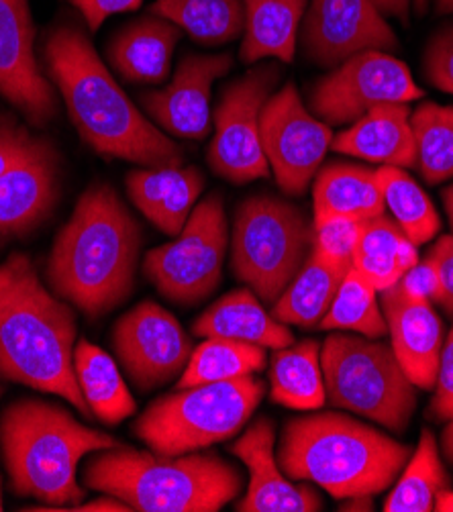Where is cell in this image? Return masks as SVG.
<instances>
[{
	"instance_id": "ee69618b",
	"label": "cell",
	"mask_w": 453,
	"mask_h": 512,
	"mask_svg": "<svg viewBox=\"0 0 453 512\" xmlns=\"http://www.w3.org/2000/svg\"><path fill=\"white\" fill-rule=\"evenodd\" d=\"M70 510H78V512H131L133 508L129 504H125L123 500L107 494V498H98V500H92V502H86V504L78 502Z\"/></svg>"
},
{
	"instance_id": "5bb4252c",
	"label": "cell",
	"mask_w": 453,
	"mask_h": 512,
	"mask_svg": "<svg viewBox=\"0 0 453 512\" xmlns=\"http://www.w3.org/2000/svg\"><path fill=\"white\" fill-rule=\"evenodd\" d=\"M113 349L139 392H151L184 372L192 343L178 319L156 302H141L113 329Z\"/></svg>"
},
{
	"instance_id": "8992f818",
	"label": "cell",
	"mask_w": 453,
	"mask_h": 512,
	"mask_svg": "<svg viewBox=\"0 0 453 512\" xmlns=\"http://www.w3.org/2000/svg\"><path fill=\"white\" fill-rule=\"evenodd\" d=\"M84 484L139 512H217L243 482L239 470L215 453L160 455L117 445L94 451Z\"/></svg>"
},
{
	"instance_id": "44dd1931",
	"label": "cell",
	"mask_w": 453,
	"mask_h": 512,
	"mask_svg": "<svg viewBox=\"0 0 453 512\" xmlns=\"http://www.w3.org/2000/svg\"><path fill=\"white\" fill-rule=\"evenodd\" d=\"M331 147L345 156L378 166L413 168L417 164L409 105H382L368 111L333 137Z\"/></svg>"
},
{
	"instance_id": "bcb514c9",
	"label": "cell",
	"mask_w": 453,
	"mask_h": 512,
	"mask_svg": "<svg viewBox=\"0 0 453 512\" xmlns=\"http://www.w3.org/2000/svg\"><path fill=\"white\" fill-rule=\"evenodd\" d=\"M341 510H360L370 512L374 510V496H354L341 500Z\"/></svg>"
},
{
	"instance_id": "3957f363",
	"label": "cell",
	"mask_w": 453,
	"mask_h": 512,
	"mask_svg": "<svg viewBox=\"0 0 453 512\" xmlns=\"http://www.w3.org/2000/svg\"><path fill=\"white\" fill-rule=\"evenodd\" d=\"M76 315L25 253L0 264V378L68 400L92 417L74 372Z\"/></svg>"
},
{
	"instance_id": "681fc988",
	"label": "cell",
	"mask_w": 453,
	"mask_h": 512,
	"mask_svg": "<svg viewBox=\"0 0 453 512\" xmlns=\"http://www.w3.org/2000/svg\"><path fill=\"white\" fill-rule=\"evenodd\" d=\"M443 204H445V213H447L449 225L453 229V184L443 190Z\"/></svg>"
},
{
	"instance_id": "30bf717a",
	"label": "cell",
	"mask_w": 453,
	"mask_h": 512,
	"mask_svg": "<svg viewBox=\"0 0 453 512\" xmlns=\"http://www.w3.org/2000/svg\"><path fill=\"white\" fill-rule=\"evenodd\" d=\"M227 241L223 198L215 192L196 204L174 241L147 251L143 274L170 302L196 304L221 284Z\"/></svg>"
},
{
	"instance_id": "f6af8a7d",
	"label": "cell",
	"mask_w": 453,
	"mask_h": 512,
	"mask_svg": "<svg viewBox=\"0 0 453 512\" xmlns=\"http://www.w3.org/2000/svg\"><path fill=\"white\" fill-rule=\"evenodd\" d=\"M372 3L382 15L396 17L402 23L409 21V9L413 0H372Z\"/></svg>"
},
{
	"instance_id": "e575fe53",
	"label": "cell",
	"mask_w": 453,
	"mask_h": 512,
	"mask_svg": "<svg viewBox=\"0 0 453 512\" xmlns=\"http://www.w3.org/2000/svg\"><path fill=\"white\" fill-rule=\"evenodd\" d=\"M415 133V168L427 184L453 178V107L423 102L411 113Z\"/></svg>"
},
{
	"instance_id": "ac0fdd59",
	"label": "cell",
	"mask_w": 453,
	"mask_h": 512,
	"mask_svg": "<svg viewBox=\"0 0 453 512\" xmlns=\"http://www.w3.org/2000/svg\"><path fill=\"white\" fill-rule=\"evenodd\" d=\"M62 168L56 147L33 139L23 156L0 176V245L35 231L54 211Z\"/></svg>"
},
{
	"instance_id": "1f68e13d",
	"label": "cell",
	"mask_w": 453,
	"mask_h": 512,
	"mask_svg": "<svg viewBox=\"0 0 453 512\" xmlns=\"http://www.w3.org/2000/svg\"><path fill=\"white\" fill-rule=\"evenodd\" d=\"M449 484L447 472L439 457L437 439L431 431H423L417 449L400 472L394 488L384 500L386 512H429L435 498Z\"/></svg>"
},
{
	"instance_id": "d6a6232c",
	"label": "cell",
	"mask_w": 453,
	"mask_h": 512,
	"mask_svg": "<svg viewBox=\"0 0 453 512\" xmlns=\"http://www.w3.org/2000/svg\"><path fill=\"white\" fill-rule=\"evenodd\" d=\"M376 176L394 223L415 245L429 243L441 231V219L427 192L402 168L382 166Z\"/></svg>"
},
{
	"instance_id": "2e32d148",
	"label": "cell",
	"mask_w": 453,
	"mask_h": 512,
	"mask_svg": "<svg viewBox=\"0 0 453 512\" xmlns=\"http://www.w3.org/2000/svg\"><path fill=\"white\" fill-rule=\"evenodd\" d=\"M0 94L33 125H45L58 113L56 90L35 58L27 0H0Z\"/></svg>"
},
{
	"instance_id": "9c48e42d",
	"label": "cell",
	"mask_w": 453,
	"mask_h": 512,
	"mask_svg": "<svg viewBox=\"0 0 453 512\" xmlns=\"http://www.w3.org/2000/svg\"><path fill=\"white\" fill-rule=\"evenodd\" d=\"M315 243V225L298 207L272 194L243 200L233 223L231 268L264 304L274 306L305 266Z\"/></svg>"
},
{
	"instance_id": "d4e9b609",
	"label": "cell",
	"mask_w": 453,
	"mask_h": 512,
	"mask_svg": "<svg viewBox=\"0 0 453 512\" xmlns=\"http://www.w3.org/2000/svg\"><path fill=\"white\" fill-rule=\"evenodd\" d=\"M307 0H243L241 62L256 64L266 58L290 64Z\"/></svg>"
},
{
	"instance_id": "4316f807",
	"label": "cell",
	"mask_w": 453,
	"mask_h": 512,
	"mask_svg": "<svg viewBox=\"0 0 453 512\" xmlns=\"http://www.w3.org/2000/svg\"><path fill=\"white\" fill-rule=\"evenodd\" d=\"M349 268L311 251L305 266L274 302L272 315L284 325L300 329L319 327Z\"/></svg>"
},
{
	"instance_id": "cb8c5ba5",
	"label": "cell",
	"mask_w": 453,
	"mask_h": 512,
	"mask_svg": "<svg viewBox=\"0 0 453 512\" xmlns=\"http://www.w3.org/2000/svg\"><path fill=\"white\" fill-rule=\"evenodd\" d=\"M313 182V221L345 217L364 223L386 211L376 170L366 166L331 162L321 166Z\"/></svg>"
},
{
	"instance_id": "603a6c76",
	"label": "cell",
	"mask_w": 453,
	"mask_h": 512,
	"mask_svg": "<svg viewBox=\"0 0 453 512\" xmlns=\"http://www.w3.org/2000/svg\"><path fill=\"white\" fill-rule=\"evenodd\" d=\"M198 337H221L262 345L266 349H282L292 345L294 337L288 325L270 315L262 300L249 288H239L217 300L192 325Z\"/></svg>"
},
{
	"instance_id": "836d02e7",
	"label": "cell",
	"mask_w": 453,
	"mask_h": 512,
	"mask_svg": "<svg viewBox=\"0 0 453 512\" xmlns=\"http://www.w3.org/2000/svg\"><path fill=\"white\" fill-rule=\"evenodd\" d=\"M319 327L329 331H354L370 339H380L388 333L378 290L354 266L347 270Z\"/></svg>"
},
{
	"instance_id": "e0dca14e",
	"label": "cell",
	"mask_w": 453,
	"mask_h": 512,
	"mask_svg": "<svg viewBox=\"0 0 453 512\" xmlns=\"http://www.w3.org/2000/svg\"><path fill=\"white\" fill-rule=\"evenodd\" d=\"M231 68L233 58L229 54H190L178 64L166 88L141 96V107L149 121L164 133L188 141L205 139L211 129L213 84Z\"/></svg>"
},
{
	"instance_id": "b9f144b4",
	"label": "cell",
	"mask_w": 453,
	"mask_h": 512,
	"mask_svg": "<svg viewBox=\"0 0 453 512\" xmlns=\"http://www.w3.org/2000/svg\"><path fill=\"white\" fill-rule=\"evenodd\" d=\"M82 13L90 31H98L111 15L129 13L141 7L143 0H70Z\"/></svg>"
},
{
	"instance_id": "4dcf8cb0",
	"label": "cell",
	"mask_w": 453,
	"mask_h": 512,
	"mask_svg": "<svg viewBox=\"0 0 453 512\" xmlns=\"http://www.w3.org/2000/svg\"><path fill=\"white\" fill-rule=\"evenodd\" d=\"M266 362L268 353L262 345L209 337L192 349L188 366L178 380V388L254 376L266 368Z\"/></svg>"
},
{
	"instance_id": "484cf974",
	"label": "cell",
	"mask_w": 453,
	"mask_h": 512,
	"mask_svg": "<svg viewBox=\"0 0 453 512\" xmlns=\"http://www.w3.org/2000/svg\"><path fill=\"white\" fill-rule=\"evenodd\" d=\"M74 372L92 417L105 425H119L137 411V402L129 392L121 370L113 357L90 343L76 341Z\"/></svg>"
},
{
	"instance_id": "ab89813d",
	"label": "cell",
	"mask_w": 453,
	"mask_h": 512,
	"mask_svg": "<svg viewBox=\"0 0 453 512\" xmlns=\"http://www.w3.org/2000/svg\"><path fill=\"white\" fill-rule=\"evenodd\" d=\"M427 258L435 264L441 280V294L437 302L443 306L445 313L453 315V235L439 237Z\"/></svg>"
},
{
	"instance_id": "d590c367",
	"label": "cell",
	"mask_w": 453,
	"mask_h": 512,
	"mask_svg": "<svg viewBox=\"0 0 453 512\" xmlns=\"http://www.w3.org/2000/svg\"><path fill=\"white\" fill-rule=\"evenodd\" d=\"M203 188H205V176L200 174L198 168H192V166L180 168L178 180L174 182L172 190L160 204V209L154 215V219H151V223L166 235L176 237L184 229L190 213L194 211L196 200L200 192H203Z\"/></svg>"
},
{
	"instance_id": "c3c4849f",
	"label": "cell",
	"mask_w": 453,
	"mask_h": 512,
	"mask_svg": "<svg viewBox=\"0 0 453 512\" xmlns=\"http://www.w3.org/2000/svg\"><path fill=\"white\" fill-rule=\"evenodd\" d=\"M433 510L437 512H453V490H441L435 498V506Z\"/></svg>"
},
{
	"instance_id": "f35d334b",
	"label": "cell",
	"mask_w": 453,
	"mask_h": 512,
	"mask_svg": "<svg viewBox=\"0 0 453 512\" xmlns=\"http://www.w3.org/2000/svg\"><path fill=\"white\" fill-rule=\"evenodd\" d=\"M435 394L429 404V417L435 421H451L453 419V327L443 341L439 372L435 382Z\"/></svg>"
},
{
	"instance_id": "7a4b0ae2",
	"label": "cell",
	"mask_w": 453,
	"mask_h": 512,
	"mask_svg": "<svg viewBox=\"0 0 453 512\" xmlns=\"http://www.w3.org/2000/svg\"><path fill=\"white\" fill-rule=\"evenodd\" d=\"M141 227L109 184H92L58 233L45 276L54 294L88 319L103 317L133 292Z\"/></svg>"
},
{
	"instance_id": "f5cc1de1",
	"label": "cell",
	"mask_w": 453,
	"mask_h": 512,
	"mask_svg": "<svg viewBox=\"0 0 453 512\" xmlns=\"http://www.w3.org/2000/svg\"><path fill=\"white\" fill-rule=\"evenodd\" d=\"M0 510H3V488H0Z\"/></svg>"
},
{
	"instance_id": "277c9868",
	"label": "cell",
	"mask_w": 453,
	"mask_h": 512,
	"mask_svg": "<svg viewBox=\"0 0 453 512\" xmlns=\"http://www.w3.org/2000/svg\"><path fill=\"white\" fill-rule=\"evenodd\" d=\"M411 447L339 413L294 419L282 433L278 462L294 482H309L337 500L376 496L409 462Z\"/></svg>"
},
{
	"instance_id": "7bdbcfd3",
	"label": "cell",
	"mask_w": 453,
	"mask_h": 512,
	"mask_svg": "<svg viewBox=\"0 0 453 512\" xmlns=\"http://www.w3.org/2000/svg\"><path fill=\"white\" fill-rule=\"evenodd\" d=\"M33 135L13 121H0V176H3L33 143Z\"/></svg>"
},
{
	"instance_id": "ffe728a7",
	"label": "cell",
	"mask_w": 453,
	"mask_h": 512,
	"mask_svg": "<svg viewBox=\"0 0 453 512\" xmlns=\"http://www.w3.org/2000/svg\"><path fill=\"white\" fill-rule=\"evenodd\" d=\"M380 304L398 364L415 388L433 390L443 349V323L431 300L413 298L394 284L382 290Z\"/></svg>"
},
{
	"instance_id": "83f0119b",
	"label": "cell",
	"mask_w": 453,
	"mask_h": 512,
	"mask_svg": "<svg viewBox=\"0 0 453 512\" xmlns=\"http://www.w3.org/2000/svg\"><path fill=\"white\" fill-rule=\"evenodd\" d=\"M417 247L394 219L382 215L362 223L351 266L382 292L398 284L402 276L421 262Z\"/></svg>"
},
{
	"instance_id": "f1b7e54d",
	"label": "cell",
	"mask_w": 453,
	"mask_h": 512,
	"mask_svg": "<svg viewBox=\"0 0 453 512\" xmlns=\"http://www.w3.org/2000/svg\"><path fill=\"white\" fill-rule=\"evenodd\" d=\"M270 396L292 411H319L327 400L321 345L315 339L274 349L270 360Z\"/></svg>"
},
{
	"instance_id": "9a60e30c",
	"label": "cell",
	"mask_w": 453,
	"mask_h": 512,
	"mask_svg": "<svg viewBox=\"0 0 453 512\" xmlns=\"http://www.w3.org/2000/svg\"><path fill=\"white\" fill-rule=\"evenodd\" d=\"M300 41L305 56L321 68H337L362 51L398 47L372 0H311Z\"/></svg>"
},
{
	"instance_id": "60d3db41",
	"label": "cell",
	"mask_w": 453,
	"mask_h": 512,
	"mask_svg": "<svg viewBox=\"0 0 453 512\" xmlns=\"http://www.w3.org/2000/svg\"><path fill=\"white\" fill-rule=\"evenodd\" d=\"M400 288L405 290L409 296L419 300H435L441 294V280L435 264L427 258L425 262H419L413 266L405 276L400 278Z\"/></svg>"
},
{
	"instance_id": "7dc6e473",
	"label": "cell",
	"mask_w": 453,
	"mask_h": 512,
	"mask_svg": "<svg viewBox=\"0 0 453 512\" xmlns=\"http://www.w3.org/2000/svg\"><path fill=\"white\" fill-rule=\"evenodd\" d=\"M449 425L443 429V435H441V447H443V453L445 457L451 462L453 466V419L447 421Z\"/></svg>"
},
{
	"instance_id": "8d00e7d4",
	"label": "cell",
	"mask_w": 453,
	"mask_h": 512,
	"mask_svg": "<svg viewBox=\"0 0 453 512\" xmlns=\"http://www.w3.org/2000/svg\"><path fill=\"white\" fill-rule=\"evenodd\" d=\"M315 225V243L313 251L323 258L351 266L354 249L360 239L362 221L345 219V217H329L323 221H313Z\"/></svg>"
},
{
	"instance_id": "f546056e",
	"label": "cell",
	"mask_w": 453,
	"mask_h": 512,
	"mask_svg": "<svg viewBox=\"0 0 453 512\" xmlns=\"http://www.w3.org/2000/svg\"><path fill=\"white\" fill-rule=\"evenodd\" d=\"M149 11L203 45L229 43L245 27L241 0H156Z\"/></svg>"
},
{
	"instance_id": "7c38bea8",
	"label": "cell",
	"mask_w": 453,
	"mask_h": 512,
	"mask_svg": "<svg viewBox=\"0 0 453 512\" xmlns=\"http://www.w3.org/2000/svg\"><path fill=\"white\" fill-rule=\"evenodd\" d=\"M409 66L384 51H362L321 78L311 92L315 117L349 125L382 105H411L423 98Z\"/></svg>"
},
{
	"instance_id": "6da1fadb",
	"label": "cell",
	"mask_w": 453,
	"mask_h": 512,
	"mask_svg": "<svg viewBox=\"0 0 453 512\" xmlns=\"http://www.w3.org/2000/svg\"><path fill=\"white\" fill-rule=\"evenodd\" d=\"M41 58L76 131L96 153L145 168L182 166V147L133 105L84 31L74 25L52 29Z\"/></svg>"
},
{
	"instance_id": "4fadbf2b",
	"label": "cell",
	"mask_w": 453,
	"mask_h": 512,
	"mask_svg": "<svg viewBox=\"0 0 453 512\" xmlns=\"http://www.w3.org/2000/svg\"><path fill=\"white\" fill-rule=\"evenodd\" d=\"M260 135L270 170L288 196L307 192L335 137L327 123L313 117L302 105L292 82L268 98Z\"/></svg>"
},
{
	"instance_id": "74e56055",
	"label": "cell",
	"mask_w": 453,
	"mask_h": 512,
	"mask_svg": "<svg viewBox=\"0 0 453 512\" xmlns=\"http://www.w3.org/2000/svg\"><path fill=\"white\" fill-rule=\"evenodd\" d=\"M423 68L427 80L435 88L453 94V25L431 37L425 49Z\"/></svg>"
},
{
	"instance_id": "7402d4cb",
	"label": "cell",
	"mask_w": 453,
	"mask_h": 512,
	"mask_svg": "<svg viewBox=\"0 0 453 512\" xmlns=\"http://www.w3.org/2000/svg\"><path fill=\"white\" fill-rule=\"evenodd\" d=\"M178 41L180 29L168 19L141 17L115 33L107 47V60L127 82L164 84Z\"/></svg>"
},
{
	"instance_id": "816d5d0a",
	"label": "cell",
	"mask_w": 453,
	"mask_h": 512,
	"mask_svg": "<svg viewBox=\"0 0 453 512\" xmlns=\"http://www.w3.org/2000/svg\"><path fill=\"white\" fill-rule=\"evenodd\" d=\"M413 3H415V11H417V15H425L429 0H413Z\"/></svg>"
},
{
	"instance_id": "5b68a950",
	"label": "cell",
	"mask_w": 453,
	"mask_h": 512,
	"mask_svg": "<svg viewBox=\"0 0 453 512\" xmlns=\"http://www.w3.org/2000/svg\"><path fill=\"white\" fill-rule=\"evenodd\" d=\"M117 445L115 437L78 423L52 402L25 398L0 417V451L11 492L45 504L25 510L56 512L58 506L78 504L86 494L76 480L80 459Z\"/></svg>"
},
{
	"instance_id": "8fae6325",
	"label": "cell",
	"mask_w": 453,
	"mask_h": 512,
	"mask_svg": "<svg viewBox=\"0 0 453 512\" xmlns=\"http://www.w3.org/2000/svg\"><path fill=\"white\" fill-rule=\"evenodd\" d=\"M280 76L282 70L276 64H262L223 90L215 111V137L207 156L217 176L233 184L270 176L260 123Z\"/></svg>"
},
{
	"instance_id": "52a82bcc",
	"label": "cell",
	"mask_w": 453,
	"mask_h": 512,
	"mask_svg": "<svg viewBox=\"0 0 453 512\" xmlns=\"http://www.w3.org/2000/svg\"><path fill=\"white\" fill-rule=\"evenodd\" d=\"M266 384L254 376L178 388L149 404L133 433L160 455H184L235 437L254 415Z\"/></svg>"
},
{
	"instance_id": "f907efd6",
	"label": "cell",
	"mask_w": 453,
	"mask_h": 512,
	"mask_svg": "<svg viewBox=\"0 0 453 512\" xmlns=\"http://www.w3.org/2000/svg\"><path fill=\"white\" fill-rule=\"evenodd\" d=\"M437 15H453V0H435Z\"/></svg>"
},
{
	"instance_id": "d6986e66",
	"label": "cell",
	"mask_w": 453,
	"mask_h": 512,
	"mask_svg": "<svg viewBox=\"0 0 453 512\" xmlns=\"http://www.w3.org/2000/svg\"><path fill=\"white\" fill-rule=\"evenodd\" d=\"M231 453L247 466L249 484L239 512H317L323 508L319 492L309 484L286 478L276 459V429L268 417L251 423L231 445Z\"/></svg>"
},
{
	"instance_id": "ba28073f",
	"label": "cell",
	"mask_w": 453,
	"mask_h": 512,
	"mask_svg": "<svg viewBox=\"0 0 453 512\" xmlns=\"http://www.w3.org/2000/svg\"><path fill=\"white\" fill-rule=\"evenodd\" d=\"M327 400L394 433L417 408L415 384L398 364L392 345L370 337L333 333L321 347Z\"/></svg>"
}]
</instances>
